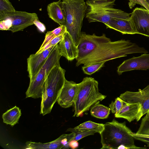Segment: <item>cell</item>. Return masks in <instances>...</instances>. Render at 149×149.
<instances>
[{"label": "cell", "mask_w": 149, "mask_h": 149, "mask_svg": "<svg viewBox=\"0 0 149 149\" xmlns=\"http://www.w3.org/2000/svg\"><path fill=\"white\" fill-rule=\"evenodd\" d=\"M79 53L76 59V66L105 62L127 55L136 53L147 54L144 47H139L129 40L112 41L104 33L100 36L95 34H88L81 32L77 46Z\"/></svg>", "instance_id": "cell-1"}, {"label": "cell", "mask_w": 149, "mask_h": 149, "mask_svg": "<svg viewBox=\"0 0 149 149\" xmlns=\"http://www.w3.org/2000/svg\"><path fill=\"white\" fill-rule=\"evenodd\" d=\"M131 130L126 125V122L120 123L113 119L104 124V129L100 134L101 149H145L136 146Z\"/></svg>", "instance_id": "cell-2"}, {"label": "cell", "mask_w": 149, "mask_h": 149, "mask_svg": "<svg viewBox=\"0 0 149 149\" xmlns=\"http://www.w3.org/2000/svg\"><path fill=\"white\" fill-rule=\"evenodd\" d=\"M106 97L99 92L97 81L91 77H84L79 83L78 91L73 105V116H80L93 105L99 103Z\"/></svg>", "instance_id": "cell-3"}, {"label": "cell", "mask_w": 149, "mask_h": 149, "mask_svg": "<svg viewBox=\"0 0 149 149\" xmlns=\"http://www.w3.org/2000/svg\"><path fill=\"white\" fill-rule=\"evenodd\" d=\"M65 70L60 65L54 67L45 82L41 98L40 113L43 116L49 113L57 102L66 79Z\"/></svg>", "instance_id": "cell-4"}, {"label": "cell", "mask_w": 149, "mask_h": 149, "mask_svg": "<svg viewBox=\"0 0 149 149\" xmlns=\"http://www.w3.org/2000/svg\"><path fill=\"white\" fill-rule=\"evenodd\" d=\"M116 0H86V18L89 23L104 24L112 18L130 20L131 14L113 8Z\"/></svg>", "instance_id": "cell-5"}, {"label": "cell", "mask_w": 149, "mask_h": 149, "mask_svg": "<svg viewBox=\"0 0 149 149\" xmlns=\"http://www.w3.org/2000/svg\"><path fill=\"white\" fill-rule=\"evenodd\" d=\"M61 0L66 16L64 25L77 46L81 37L83 19L86 16V2L84 0Z\"/></svg>", "instance_id": "cell-6"}, {"label": "cell", "mask_w": 149, "mask_h": 149, "mask_svg": "<svg viewBox=\"0 0 149 149\" xmlns=\"http://www.w3.org/2000/svg\"><path fill=\"white\" fill-rule=\"evenodd\" d=\"M60 54L58 44L53 48L44 65L33 79L30 81L29 86L26 92V98H41L46 79L52 69L55 66L60 65Z\"/></svg>", "instance_id": "cell-7"}, {"label": "cell", "mask_w": 149, "mask_h": 149, "mask_svg": "<svg viewBox=\"0 0 149 149\" xmlns=\"http://www.w3.org/2000/svg\"><path fill=\"white\" fill-rule=\"evenodd\" d=\"M130 20L136 34L149 37V11L136 8L131 13Z\"/></svg>", "instance_id": "cell-8"}, {"label": "cell", "mask_w": 149, "mask_h": 149, "mask_svg": "<svg viewBox=\"0 0 149 149\" xmlns=\"http://www.w3.org/2000/svg\"><path fill=\"white\" fill-rule=\"evenodd\" d=\"M119 97L124 101L129 103H139L142 109L139 117L141 118L149 110V85L137 92L127 91L121 94Z\"/></svg>", "instance_id": "cell-9"}, {"label": "cell", "mask_w": 149, "mask_h": 149, "mask_svg": "<svg viewBox=\"0 0 149 149\" xmlns=\"http://www.w3.org/2000/svg\"><path fill=\"white\" fill-rule=\"evenodd\" d=\"M8 18L12 22V26L9 30L13 33L23 31L27 27L34 24V20L38 19L36 13L16 10L11 13Z\"/></svg>", "instance_id": "cell-10"}, {"label": "cell", "mask_w": 149, "mask_h": 149, "mask_svg": "<svg viewBox=\"0 0 149 149\" xmlns=\"http://www.w3.org/2000/svg\"><path fill=\"white\" fill-rule=\"evenodd\" d=\"M79 88V84L66 79L58 99L57 102L62 107L66 108L74 103Z\"/></svg>", "instance_id": "cell-11"}, {"label": "cell", "mask_w": 149, "mask_h": 149, "mask_svg": "<svg viewBox=\"0 0 149 149\" xmlns=\"http://www.w3.org/2000/svg\"><path fill=\"white\" fill-rule=\"evenodd\" d=\"M117 72L120 75L124 72L134 70H146L149 69V54H143L124 61L118 67Z\"/></svg>", "instance_id": "cell-12"}, {"label": "cell", "mask_w": 149, "mask_h": 149, "mask_svg": "<svg viewBox=\"0 0 149 149\" xmlns=\"http://www.w3.org/2000/svg\"><path fill=\"white\" fill-rule=\"evenodd\" d=\"M54 47H52L38 54H31L27 58V71L30 81L33 79L42 67Z\"/></svg>", "instance_id": "cell-13"}, {"label": "cell", "mask_w": 149, "mask_h": 149, "mask_svg": "<svg viewBox=\"0 0 149 149\" xmlns=\"http://www.w3.org/2000/svg\"><path fill=\"white\" fill-rule=\"evenodd\" d=\"M58 47L60 54L68 61L76 59L78 56V47L67 31L64 34L63 39L59 43Z\"/></svg>", "instance_id": "cell-14"}, {"label": "cell", "mask_w": 149, "mask_h": 149, "mask_svg": "<svg viewBox=\"0 0 149 149\" xmlns=\"http://www.w3.org/2000/svg\"><path fill=\"white\" fill-rule=\"evenodd\" d=\"M142 107L139 103H129L124 101L122 108L118 113L114 115L115 116L125 119L130 123L135 120L138 122L140 120Z\"/></svg>", "instance_id": "cell-15"}, {"label": "cell", "mask_w": 149, "mask_h": 149, "mask_svg": "<svg viewBox=\"0 0 149 149\" xmlns=\"http://www.w3.org/2000/svg\"><path fill=\"white\" fill-rule=\"evenodd\" d=\"M47 10L49 17L61 25L65 23L66 16L63 2L61 0L49 4Z\"/></svg>", "instance_id": "cell-16"}, {"label": "cell", "mask_w": 149, "mask_h": 149, "mask_svg": "<svg viewBox=\"0 0 149 149\" xmlns=\"http://www.w3.org/2000/svg\"><path fill=\"white\" fill-rule=\"evenodd\" d=\"M105 24L107 28L115 30L123 34H136L133 29L130 20L112 18Z\"/></svg>", "instance_id": "cell-17"}, {"label": "cell", "mask_w": 149, "mask_h": 149, "mask_svg": "<svg viewBox=\"0 0 149 149\" xmlns=\"http://www.w3.org/2000/svg\"><path fill=\"white\" fill-rule=\"evenodd\" d=\"M65 134L61 135L57 139L52 141L46 143L28 141L26 143L27 148L30 149H63L62 140Z\"/></svg>", "instance_id": "cell-18"}, {"label": "cell", "mask_w": 149, "mask_h": 149, "mask_svg": "<svg viewBox=\"0 0 149 149\" xmlns=\"http://www.w3.org/2000/svg\"><path fill=\"white\" fill-rule=\"evenodd\" d=\"M21 110L15 106L3 113L2 116L3 122L12 126L18 123L19 118L21 115Z\"/></svg>", "instance_id": "cell-19"}, {"label": "cell", "mask_w": 149, "mask_h": 149, "mask_svg": "<svg viewBox=\"0 0 149 149\" xmlns=\"http://www.w3.org/2000/svg\"><path fill=\"white\" fill-rule=\"evenodd\" d=\"M110 111L109 107L98 103L91 107L90 113L93 117L98 118L104 119L108 117Z\"/></svg>", "instance_id": "cell-20"}, {"label": "cell", "mask_w": 149, "mask_h": 149, "mask_svg": "<svg viewBox=\"0 0 149 149\" xmlns=\"http://www.w3.org/2000/svg\"><path fill=\"white\" fill-rule=\"evenodd\" d=\"M15 10L9 0H0V21L8 18Z\"/></svg>", "instance_id": "cell-21"}, {"label": "cell", "mask_w": 149, "mask_h": 149, "mask_svg": "<svg viewBox=\"0 0 149 149\" xmlns=\"http://www.w3.org/2000/svg\"><path fill=\"white\" fill-rule=\"evenodd\" d=\"M104 124L88 121L75 127L74 128L77 130L94 131L100 134L104 129Z\"/></svg>", "instance_id": "cell-22"}, {"label": "cell", "mask_w": 149, "mask_h": 149, "mask_svg": "<svg viewBox=\"0 0 149 149\" xmlns=\"http://www.w3.org/2000/svg\"><path fill=\"white\" fill-rule=\"evenodd\" d=\"M146 114L142 118L140 127L136 134L149 135V110Z\"/></svg>", "instance_id": "cell-23"}, {"label": "cell", "mask_w": 149, "mask_h": 149, "mask_svg": "<svg viewBox=\"0 0 149 149\" xmlns=\"http://www.w3.org/2000/svg\"><path fill=\"white\" fill-rule=\"evenodd\" d=\"M66 131L74 133L75 136L72 140L78 141L85 137L89 135H93L96 133L94 131L77 130L72 128L68 129Z\"/></svg>", "instance_id": "cell-24"}, {"label": "cell", "mask_w": 149, "mask_h": 149, "mask_svg": "<svg viewBox=\"0 0 149 149\" xmlns=\"http://www.w3.org/2000/svg\"><path fill=\"white\" fill-rule=\"evenodd\" d=\"M105 62H101L84 66L82 67L84 72L87 74L91 75L100 70L104 66Z\"/></svg>", "instance_id": "cell-25"}, {"label": "cell", "mask_w": 149, "mask_h": 149, "mask_svg": "<svg viewBox=\"0 0 149 149\" xmlns=\"http://www.w3.org/2000/svg\"><path fill=\"white\" fill-rule=\"evenodd\" d=\"M124 101L119 97L116 98L114 101H112L109 105L111 112L115 115L118 113L122 108Z\"/></svg>", "instance_id": "cell-26"}, {"label": "cell", "mask_w": 149, "mask_h": 149, "mask_svg": "<svg viewBox=\"0 0 149 149\" xmlns=\"http://www.w3.org/2000/svg\"><path fill=\"white\" fill-rule=\"evenodd\" d=\"M63 36L64 34L55 37L50 42L46 45L43 48L40 49H39L36 54H39L52 47L55 46L62 40L63 38Z\"/></svg>", "instance_id": "cell-27"}, {"label": "cell", "mask_w": 149, "mask_h": 149, "mask_svg": "<svg viewBox=\"0 0 149 149\" xmlns=\"http://www.w3.org/2000/svg\"><path fill=\"white\" fill-rule=\"evenodd\" d=\"M129 1L128 3L130 8L132 9L136 4L140 5L149 11L148 5L145 0H127Z\"/></svg>", "instance_id": "cell-28"}, {"label": "cell", "mask_w": 149, "mask_h": 149, "mask_svg": "<svg viewBox=\"0 0 149 149\" xmlns=\"http://www.w3.org/2000/svg\"><path fill=\"white\" fill-rule=\"evenodd\" d=\"M12 26V20L9 18L0 22V29L1 30H9Z\"/></svg>", "instance_id": "cell-29"}, {"label": "cell", "mask_w": 149, "mask_h": 149, "mask_svg": "<svg viewBox=\"0 0 149 149\" xmlns=\"http://www.w3.org/2000/svg\"><path fill=\"white\" fill-rule=\"evenodd\" d=\"M67 31L66 26L64 25H62L51 31L53 34L56 37L64 34Z\"/></svg>", "instance_id": "cell-30"}, {"label": "cell", "mask_w": 149, "mask_h": 149, "mask_svg": "<svg viewBox=\"0 0 149 149\" xmlns=\"http://www.w3.org/2000/svg\"><path fill=\"white\" fill-rule=\"evenodd\" d=\"M55 37H56L53 34L51 31H48L46 34L45 40L39 49H40L43 48Z\"/></svg>", "instance_id": "cell-31"}, {"label": "cell", "mask_w": 149, "mask_h": 149, "mask_svg": "<svg viewBox=\"0 0 149 149\" xmlns=\"http://www.w3.org/2000/svg\"><path fill=\"white\" fill-rule=\"evenodd\" d=\"M132 134L134 139L146 143L147 145V146H149V137L143 136L133 132Z\"/></svg>", "instance_id": "cell-32"}, {"label": "cell", "mask_w": 149, "mask_h": 149, "mask_svg": "<svg viewBox=\"0 0 149 149\" xmlns=\"http://www.w3.org/2000/svg\"><path fill=\"white\" fill-rule=\"evenodd\" d=\"M33 23L40 31L44 32L45 31L46 29L45 25L41 22L38 19L35 20Z\"/></svg>", "instance_id": "cell-33"}, {"label": "cell", "mask_w": 149, "mask_h": 149, "mask_svg": "<svg viewBox=\"0 0 149 149\" xmlns=\"http://www.w3.org/2000/svg\"><path fill=\"white\" fill-rule=\"evenodd\" d=\"M69 146L70 148L72 149H75L78 147L79 143L78 142V141L74 140H72L70 142Z\"/></svg>", "instance_id": "cell-34"}, {"label": "cell", "mask_w": 149, "mask_h": 149, "mask_svg": "<svg viewBox=\"0 0 149 149\" xmlns=\"http://www.w3.org/2000/svg\"><path fill=\"white\" fill-rule=\"evenodd\" d=\"M140 135H141L143 136L147 137H149V135H143V134H139Z\"/></svg>", "instance_id": "cell-35"}, {"label": "cell", "mask_w": 149, "mask_h": 149, "mask_svg": "<svg viewBox=\"0 0 149 149\" xmlns=\"http://www.w3.org/2000/svg\"><path fill=\"white\" fill-rule=\"evenodd\" d=\"M145 0L146 1V2H147V3H148V6H149V0Z\"/></svg>", "instance_id": "cell-36"}, {"label": "cell", "mask_w": 149, "mask_h": 149, "mask_svg": "<svg viewBox=\"0 0 149 149\" xmlns=\"http://www.w3.org/2000/svg\"><path fill=\"white\" fill-rule=\"evenodd\" d=\"M19 1L20 0H18Z\"/></svg>", "instance_id": "cell-37"}]
</instances>
